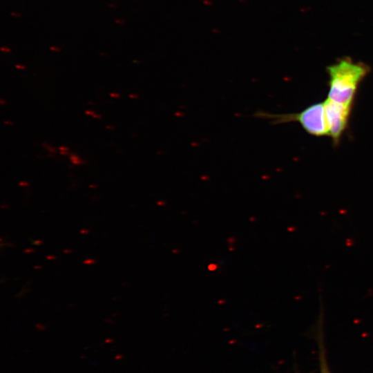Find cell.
Returning a JSON list of instances; mask_svg holds the SVG:
<instances>
[{
  "label": "cell",
  "instance_id": "6da1fadb",
  "mask_svg": "<svg viewBox=\"0 0 373 373\" xmlns=\"http://www.w3.org/2000/svg\"><path fill=\"white\" fill-rule=\"evenodd\" d=\"M326 70L329 75L327 98L352 106L360 83L370 71L369 66L345 57L328 66Z\"/></svg>",
  "mask_w": 373,
  "mask_h": 373
},
{
  "label": "cell",
  "instance_id": "7a4b0ae2",
  "mask_svg": "<svg viewBox=\"0 0 373 373\" xmlns=\"http://www.w3.org/2000/svg\"><path fill=\"white\" fill-rule=\"evenodd\" d=\"M254 117L270 120L271 124L291 122H298L308 133L314 136L329 135L324 102L314 104L303 111L295 113L274 114L258 111Z\"/></svg>",
  "mask_w": 373,
  "mask_h": 373
},
{
  "label": "cell",
  "instance_id": "3957f363",
  "mask_svg": "<svg viewBox=\"0 0 373 373\" xmlns=\"http://www.w3.org/2000/svg\"><path fill=\"white\" fill-rule=\"evenodd\" d=\"M324 106L329 135L333 143L337 144L347 127L352 106L340 104L327 98L324 102Z\"/></svg>",
  "mask_w": 373,
  "mask_h": 373
},
{
  "label": "cell",
  "instance_id": "277c9868",
  "mask_svg": "<svg viewBox=\"0 0 373 373\" xmlns=\"http://www.w3.org/2000/svg\"><path fill=\"white\" fill-rule=\"evenodd\" d=\"M320 345V373H331L326 358L325 351L322 341V336H319Z\"/></svg>",
  "mask_w": 373,
  "mask_h": 373
},
{
  "label": "cell",
  "instance_id": "5b68a950",
  "mask_svg": "<svg viewBox=\"0 0 373 373\" xmlns=\"http://www.w3.org/2000/svg\"><path fill=\"white\" fill-rule=\"evenodd\" d=\"M70 160L73 164H79L82 163L83 162L78 157V156L75 155H70Z\"/></svg>",
  "mask_w": 373,
  "mask_h": 373
},
{
  "label": "cell",
  "instance_id": "8992f818",
  "mask_svg": "<svg viewBox=\"0 0 373 373\" xmlns=\"http://www.w3.org/2000/svg\"><path fill=\"white\" fill-rule=\"evenodd\" d=\"M95 262H96V260L95 259H91V258L86 259L83 262L84 264H86V265H92Z\"/></svg>",
  "mask_w": 373,
  "mask_h": 373
},
{
  "label": "cell",
  "instance_id": "52a82bcc",
  "mask_svg": "<svg viewBox=\"0 0 373 373\" xmlns=\"http://www.w3.org/2000/svg\"><path fill=\"white\" fill-rule=\"evenodd\" d=\"M43 243V241L41 240H37L32 241V244L35 245H40Z\"/></svg>",
  "mask_w": 373,
  "mask_h": 373
},
{
  "label": "cell",
  "instance_id": "ba28073f",
  "mask_svg": "<svg viewBox=\"0 0 373 373\" xmlns=\"http://www.w3.org/2000/svg\"><path fill=\"white\" fill-rule=\"evenodd\" d=\"M34 251H35V250H34L33 249H32V248H28V249H25L23 250V253H26V254L28 253V254H29V253L34 252Z\"/></svg>",
  "mask_w": 373,
  "mask_h": 373
},
{
  "label": "cell",
  "instance_id": "9c48e42d",
  "mask_svg": "<svg viewBox=\"0 0 373 373\" xmlns=\"http://www.w3.org/2000/svg\"><path fill=\"white\" fill-rule=\"evenodd\" d=\"M55 258H56V256L53 255H48L46 256L47 260H55Z\"/></svg>",
  "mask_w": 373,
  "mask_h": 373
},
{
  "label": "cell",
  "instance_id": "30bf717a",
  "mask_svg": "<svg viewBox=\"0 0 373 373\" xmlns=\"http://www.w3.org/2000/svg\"><path fill=\"white\" fill-rule=\"evenodd\" d=\"M80 233H82V234H88L89 233V230H87V229H82L80 230Z\"/></svg>",
  "mask_w": 373,
  "mask_h": 373
},
{
  "label": "cell",
  "instance_id": "8fae6325",
  "mask_svg": "<svg viewBox=\"0 0 373 373\" xmlns=\"http://www.w3.org/2000/svg\"><path fill=\"white\" fill-rule=\"evenodd\" d=\"M19 184L20 186H28V182H19Z\"/></svg>",
  "mask_w": 373,
  "mask_h": 373
},
{
  "label": "cell",
  "instance_id": "7c38bea8",
  "mask_svg": "<svg viewBox=\"0 0 373 373\" xmlns=\"http://www.w3.org/2000/svg\"><path fill=\"white\" fill-rule=\"evenodd\" d=\"M71 252H73V251L71 249H66L64 250V253H65V254H70Z\"/></svg>",
  "mask_w": 373,
  "mask_h": 373
},
{
  "label": "cell",
  "instance_id": "4fadbf2b",
  "mask_svg": "<svg viewBox=\"0 0 373 373\" xmlns=\"http://www.w3.org/2000/svg\"><path fill=\"white\" fill-rule=\"evenodd\" d=\"M94 113H95V112H93V111H86V114H87V115H93Z\"/></svg>",
  "mask_w": 373,
  "mask_h": 373
},
{
  "label": "cell",
  "instance_id": "5bb4252c",
  "mask_svg": "<svg viewBox=\"0 0 373 373\" xmlns=\"http://www.w3.org/2000/svg\"><path fill=\"white\" fill-rule=\"evenodd\" d=\"M59 149H60L61 151H66L68 150V148H67V147L61 146V147H59Z\"/></svg>",
  "mask_w": 373,
  "mask_h": 373
},
{
  "label": "cell",
  "instance_id": "9a60e30c",
  "mask_svg": "<svg viewBox=\"0 0 373 373\" xmlns=\"http://www.w3.org/2000/svg\"><path fill=\"white\" fill-rule=\"evenodd\" d=\"M110 95L111 97H119V95L117 93H111Z\"/></svg>",
  "mask_w": 373,
  "mask_h": 373
},
{
  "label": "cell",
  "instance_id": "2e32d148",
  "mask_svg": "<svg viewBox=\"0 0 373 373\" xmlns=\"http://www.w3.org/2000/svg\"><path fill=\"white\" fill-rule=\"evenodd\" d=\"M92 116H93V117H95V118H100V115H97V114H95V113H94Z\"/></svg>",
  "mask_w": 373,
  "mask_h": 373
},
{
  "label": "cell",
  "instance_id": "e0dca14e",
  "mask_svg": "<svg viewBox=\"0 0 373 373\" xmlns=\"http://www.w3.org/2000/svg\"><path fill=\"white\" fill-rule=\"evenodd\" d=\"M41 267H42V266H40V265L34 266L35 269H41Z\"/></svg>",
  "mask_w": 373,
  "mask_h": 373
},
{
  "label": "cell",
  "instance_id": "ac0fdd59",
  "mask_svg": "<svg viewBox=\"0 0 373 373\" xmlns=\"http://www.w3.org/2000/svg\"><path fill=\"white\" fill-rule=\"evenodd\" d=\"M61 154H63V155H66V154H67V153H66V152H63V151H61Z\"/></svg>",
  "mask_w": 373,
  "mask_h": 373
},
{
  "label": "cell",
  "instance_id": "d6986e66",
  "mask_svg": "<svg viewBox=\"0 0 373 373\" xmlns=\"http://www.w3.org/2000/svg\"><path fill=\"white\" fill-rule=\"evenodd\" d=\"M96 185H90V187H96Z\"/></svg>",
  "mask_w": 373,
  "mask_h": 373
},
{
  "label": "cell",
  "instance_id": "ffe728a7",
  "mask_svg": "<svg viewBox=\"0 0 373 373\" xmlns=\"http://www.w3.org/2000/svg\"><path fill=\"white\" fill-rule=\"evenodd\" d=\"M3 103L4 102L2 99H1V104H3Z\"/></svg>",
  "mask_w": 373,
  "mask_h": 373
}]
</instances>
